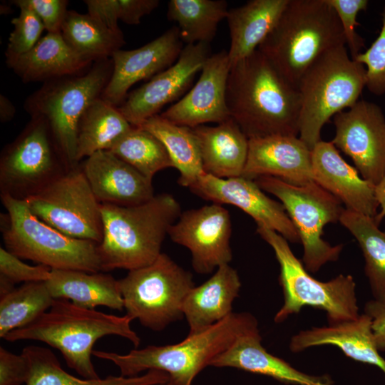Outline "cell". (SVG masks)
I'll return each instance as SVG.
<instances>
[{"label":"cell","instance_id":"cell-45","mask_svg":"<svg viewBox=\"0 0 385 385\" xmlns=\"http://www.w3.org/2000/svg\"><path fill=\"white\" fill-rule=\"evenodd\" d=\"M159 4L158 0H118V19L129 25L139 24Z\"/></svg>","mask_w":385,"mask_h":385},{"label":"cell","instance_id":"cell-1","mask_svg":"<svg viewBox=\"0 0 385 385\" xmlns=\"http://www.w3.org/2000/svg\"><path fill=\"white\" fill-rule=\"evenodd\" d=\"M226 103L248 138L299 135L298 89L258 49L231 66Z\"/></svg>","mask_w":385,"mask_h":385},{"label":"cell","instance_id":"cell-33","mask_svg":"<svg viewBox=\"0 0 385 385\" xmlns=\"http://www.w3.org/2000/svg\"><path fill=\"white\" fill-rule=\"evenodd\" d=\"M61 33L73 50L92 62L111 58L125 43L122 31H113L88 14L73 10L68 11Z\"/></svg>","mask_w":385,"mask_h":385},{"label":"cell","instance_id":"cell-43","mask_svg":"<svg viewBox=\"0 0 385 385\" xmlns=\"http://www.w3.org/2000/svg\"><path fill=\"white\" fill-rule=\"evenodd\" d=\"M29 374V364L23 354H16L0 347V385L26 384Z\"/></svg>","mask_w":385,"mask_h":385},{"label":"cell","instance_id":"cell-47","mask_svg":"<svg viewBox=\"0 0 385 385\" xmlns=\"http://www.w3.org/2000/svg\"><path fill=\"white\" fill-rule=\"evenodd\" d=\"M375 195L380 207V211L374 217L376 223L379 225L385 217V174L380 182L375 185Z\"/></svg>","mask_w":385,"mask_h":385},{"label":"cell","instance_id":"cell-2","mask_svg":"<svg viewBox=\"0 0 385 385\" xmlns=\"http://www.w3.org/2000/svg\"><path fill=\"white\" fill-rule=\"evenodd\" d=\"M132 320L78 306L68 299H55L51 308L35 321L9 332L4 339L14 342L34 340L58 349L67 366L81 378L99 379L93 364V346L101 338L115 335L130 341L135 348L140 338Z\"/></svg>","mask_w":385,"mask_h":385},{"label":"cell","instance_id":"cell-21","mask_svg":"<svg viewBox=\"0 0 385 385\" xmlns=\"http://www.w3.org/2000/svg\"><path fill=\"white\" fill-rule=\"evenodd\" d=\"M101 204L134 206L154 196L152 180L109 150H101L80 163Z\"/></svg>","mask_w":385,"mask_h":385},{"label":"cell","instance_id":"cell-32","mask_svg":"<svg viewBox=\"0 0 385 385\" xmlns=\"http://www.w3.org/2000/svg\"><path fill=\"white\" fill-rule=\"evenodd\" d=\"M138 127L153 133L164 145L173 168L180 173L178 182L181 186L190 188L205 173L198 140L192 128L175 124L160 114Z\"/></svg>","mask_w":385,"mask_h":385},{"label":"cell","instance_id":"cell-31","mask_svg":"<svg viewBox=\"0 0 385 385\" xmlns=\"http://www.w3.org/2000/svg\"><path fill=\"white\" fill-rule=\"evenodd\" d=\"M133 125L118 107L101 97L92 101L81 115L77 132L76 161L110 148Z\"/></svg>","mask_w":385,"mask_h":385},{"label":"cell","instance_id":"cell-8","mask_svg":"<svg viewBox=\"0 0 385 385\" xmlns=\"http://www.w3.org/2000/svg\"><path fill=\"white\" fill-rule=\"evenodd\" d=\"M111 58L97 61L84 72L44 82L25 101L31 118L44 120L69 168L78 166L77 132L89 104L101 97L113 72Z\"/></svg>","mask_w":385,"mask_h":385},{"label":"cell","instance_id":"cell-17","mask_svg":"<svg viewBox=\"0 0 385 385\" xmlns=\"http://www.w3.org/2000/svg\"><path fill=\"white\" fill-rule=\"evenodd\" d=\"M189 188L214 203L235 205L251 216L257 226L272 230L292 243L300 242L282 204L267 197L253 180L242 176L220 178L204 173Z\"/></svg>","mask_w":385,"mask_h":385},{"label":"cell","instance_id":"cell-35","mask_svg":"<svg viewBox=\"0 0 385 385\" xmlns=\"http://www.w3.org/2000/svg\"><path fill=\"white\" fill-rule=\"evenodd\" d=\"M228 11L225 0H170L167 17L177 23L183 43L210 44Z\"/></svg>","mask_w":385,"mask_h":385},{"label":"cell","instance_id":"cell-7","mask_svg":"<svg viewBox=\"0 0 385 385\" xmlns=\"http://www.w3.org/2000/svg\"><path fill=\"white\" fill-rule=\"evenodd\" d=\"M6 212L1 214L4 248L20 259L51 270L101 271L98 243L68 237L36 217L25 200L0 195Z\"/></svg>","mask_w":385,"mask_h":385},{"label":"cell","instance_id":"cell-27","mask_svg":"<svg viewBox=\"0 0 385 385\" xmlns=\"http://www.w3.org/2000/svg\"><path fill=\"white\" fill-rule=\"evenodd\" d=\"M198 140L205 173L220 178L242 176L249 138L232 118L215 126L192 128Z\"/></svg>","mask_w":385,"mask_h":385},{"label":"cell","instance_id":"cell-39","mask_svg":"<svg viewBox=\"0 0 385 385\" xmlns=\"http://www.w3.org/2000/svg\"><path fill=\"white\" fill-rule=\"evenodd\" d=\"M19 9V16L11 19L13 30L8 38L6 58L18 56L30 51L46 30L39 17L32 10L26 7Z\"/></svg>","mask_w":385,"mask_h":385},{"label":"cell","instance_id":"cell-14","mask_svg":"<svg viewBox=\"0 0 385 385\" xmlns=\"http://www.w3.org/2000/svg\"><path fill=\"white\" fill-rule=\"evenodd\" d=\"M334 146L351 158L361 176L378 184L385 174V117L376 104L359 100L333 117Z\"/></svg>","mask_w":385,"mask_h":385},{"label":"cell","instance_id":"cell-25","mask_svg":"<svg viewBox=\"0 0 385 385\" xmlns=\"http://www.w3.org/2000/svg\"><path fill=\"white\" fill-rule=\"evenodd\" d=\"M6 63L24 83L46 82L80 74L93 62L78 54L66 42L61 33L42 36L28 52L6 58Z\"/></svg>","mask_w":385,"mask_h":385},{"label":"cell","instance_id":"cell-26","mask_svg":"<svg viewBox=\"0 0 385 385\" xmlns=\"http://www.w3.org/2000/svg\"><path fill=\"white\" fill-rule=\"evenodd\" d=\"M240 287L239 274L229 264L220 266L207 281L192 287L183 305L188 334L202 332L231 314Z\"/></svg>","mask_w":385,"mask_h":385},{"label":"cell","instance_id":"cell-11","mask_svg":"<svg viewBox=\"0 0 385 385\" xmlns=\"http://www.w3.org/2000/svg\"><path fill=\"white\" fill-rule=\"evenodd\" d=\"M254 180L281 201L299 234L304 266L309 272L315 273L326 263L339 259L343 245L332 246L322 239L324 226L339 221L344 210L338 198L314 181L297 186L272 176Z\"/></svg>","mask_w":385,"mask_h":385},{"label":"cell","instance_id":"cell-18","mask_svg":"<svg viewBox=\"0 0 385 385\" xmlns=\"http://www.w3.org/2000/svg\"><path fill=\"white\" fill-rule=\"evenodd\" d=\"M183 49L179 29L173 26L140 48L115 51L111 57L112 75L101 98L113 106H120L134 84L172 66Z\"/></svg>","mask_w":385,"mask_h":385},{"label":"cell","instance_id":"cell-46","mask_svg":"<svg viewBox=\"0 0 385 385\" xmlns=\"http://www.w3.org/2000/svg\"><path fill=\"white\" fill-rule=\"evenodd\" d=\"M364 313L372 319V329L378 350L385 351V304L371 299L366 302Z\"/></svg>","mask_w":385,"mask_h":385},{"label":"cell","instance_id":"cell-40","mask_svg":"<svg viewBox=\"0 0 385 385\" xmlns=\"http://www.w3.org/2000/svg\"><path fill=\"white\" fill-rule=\"evenodd\" d=\"M366 68V87L375 95L385 93V6L381 13V29L369 48L355 59Z\"/></svg>","mask_w":385,"mask_h":385},{"label":"cell","instance_id":"cell-24","mask_svg":"<svg viewBox=\"0 0 385 385\" xmlns=\"http://www.w3.org/2000/svg\"><path fill=\"white\" fill-rule=\"evenodd\" d=\"M330 344L348 357L379 367L385 374V359L377 349L371 318L363 313L353 320L302 330L289 342V349L299 353L310 347Z\"/></svg>","mask_w":385,"mask_h":385},{"label":"cell","instance_id":"cell-13","mask_svg":"<svg viewBox=\"0 0 385 385\" xmlns=\"http://www.w3.org/2000/svg\"><path fill=\"white\" fill-rule=\"evenodd\" d=\"M25 201L36 217L61 233L98 244L101 242V204L80 164Z\"/></svg>","mask_w":385,"mask_h":385},{"label":"cell","instance_id":"cell-5","mask_svg":"<svg viewBox=\"0 0 385 385\" xmlns=\"http://www.w3.org/2000/svg\"><path fill=\"white\" fill-rule=\"evenodd\" d=\"M342 45H346L342 26L327 0H289L257 49L297 88L317 58Z\"/></svg>","mask_w":385,"mask_h":385},{"label":"cell","instance_id":"cell-44","mask_svg":"<svg viewBox=\"0 0 385 385\" xmlns=\"http://www.w3.org/2000/svg\"><path fill=\"white\" fill-rule=\"evenodd\" d=\"M88 14L113 31H121L118 26V0H85Z\"/></svg>","mask_w":385,"mask_h":385},{"label":"cell","instance_id":"cell-42","mask_svg":"<svg viewBox=\"0 0 385 385\" xmlns=\"http://www.w3.org/2000/svg\"><path fill=\"white\" fill-rule=\"evenodd\" d=\"M11 4L18 8L32 10L42 21L48 33H61L68 12L66 0H14Z\"/></svg>","mask_w":385,"mask_h":385},{"label":"cell","instance_id":"cell-19","mask_svg":"<svg viewBox=\"0 0 385 385\" xmlns=\"http://www.w3.org/2000/svg\"><path fill=\"white\" fill-rule=\"evenodd\" d=\"M231 63L227 51L211 54L194 86L160 115L170 122L191 128L207 123H220L230 115L226 87Z\"/></svg>","mask_w":385,"mask_h":385},{"label":"cell","instance_id":"cell-22","mask_svg":"<svg viewBox=\"0 0 385 385\" xmlns=\"http://www.w3.org/2000/svg\"><path fill=\"white\" fill-rule=\"evenodd\" d=\"M313 180L346 209L374 217L379 204L375 185L364 179L356 168L340 155L332 141H319L312 150Z\"/></svg>","mask_w":385,"mask_h":385},{"label":"cell","instance_id":"cell-16","mask_svg":"<svg viewBox=\"0 0 385 385\" xmlns=\"http://www.w3.org/2000/svg\"><path fill=\"white\" fill-rule=\"evenodd\" d=\"M210 55L209 43L186 45L172 66L129 93L119 111L131 125L140 126L188 89Z\"/></svg>","mask_w":385,"mask_h":385},{"label":"cell","instance_id":"cell-41","mask_svg":"<svg viewBox=\"0 0 385 385\" xmlns=\"http://www.w3.org/2000/svg\"><path fill=\"white\" fill-rule=\"evenodd\" d=\"M335 11L344 35L346 44L352 59L361 53L364 46V39L356 32L359 13L365 10L369 4L367 0H327Z\"/></svg>","mask_w":385,"mask_h":385},{"label":"cell","instance_id":"cell-15","mask_svg":"<svg viewBox=\"0 0 385 385\" xmlns=\"http://www.w3.org/2000/svg\"><path fill=\"white\" fill-rule=\"evenodd\" d=\"M231 234L228 210L214 202L182 212L168 232L175 243L189 250L192 268L201 274L231 262Z\"/></svg>","mask_w":385,"mask_h":385},{"label":"cell","instance_id":"cell-10","mask_svg":"<svg viewBox=\"0 0 385 385\" xmlns=\"http://www.w3.org/2000/svg\"><path fill=\"white\" fill-rule=\"evenodd\" d=\"M126 315L160 332L183 316L184 300L194 287L192 274L161 252L150 265L118 279Z\"/></svg>","mask_w":385,"mask_h":385},{"label":"cell","instance_id":"cell-23","mask_svg":"<svg viewBox=\"0 0 385 385\" xmlns=\"http://www.w3.org/2000/svg\"><path fill=\"white\" fill-rule=\"evenodd\" d=\"M259 329L240 336L210 366L232 367L272 377L292 385H333L328 374L310 375L294 368L284 360L269 353L262 345Z\"/></svg>","mask_w":385,"mask_h":385},{"label":"cell","instance_id":"cell-30","mask_svg":"<svg viewBox=\"0 0 385 385\" xmlns=\"http://www.w3.org/2000/svg\"><path fill=\"white\" fill-rule=\"evenodd\" d=\"M21 354L27 359L30 374L26 385H159L170 381L162 371L150 370L135 376H108L88 379L74 376L66 371L53 352L36 345L25 346Z\"/></svg>","mask_w":385,"mask_h":385},{"label":"cell","instance_id":"cell-48","mask_svg":"<svg viewBox=\"0 0 385 385\" xmlns=\"http://www.w3.org/2000/svg\"><path fill=\"white\" fill-rule=\"evenodd\" d=\"M16 114V108L4 95H0V120L1 123L11 121Z\"/></svg>","mask_w":385,"mask_h":385},{"label":"cell","instance_id":"cell-12","mask_svg":"<svg viewBox=\"0 0 385 385\" xmlns=\"http://www.w3.org/2000/svg\"><path fill=\"white\" fill-rule=\"evenodd\" d=\"M70 169L46 121L31 118L1 150L0 195L25 200Z\"/></svg>","mask_w":385,"mask_h":385},{"label":"cell","instance_id":"cell-29","mask_svg":"<svg viewBox=\"0 0 385 385\" xmlns=\"http://www.w3.org/2000/svg\"><path fill=\"white\" fill-rule=\"evenodd\" d=\"M46 283L54 299H68L90 309L98 306L124 309L118 279L104 272L52 270Z\"/></svg>","mask_w":385,"mask_h":385},{"label":"cell","instance_id":"cell-4","mask_svg":"<svg viewBox=\"0 0 385 385\" xmlns=\"http://www.w3.org/2000/svg\"><path fill=\"white\" fill-rule=\"evenodd\" d=\"M258 329L257 319L248 312H232L223 320L175 344L135 348L125 354L93 350V356L113 362L123 376L159 370L174 385H192L195 377L212 360L227 350L242 334Z\"/></svg>","mask_w":385,"mask_h":385},{"label":"cell","instance_id":"cell-36","mask_svg":"<svg viewBox=\"0 0 385 385\" xmlns=\"http://www.w3.org/2000/svg\"><path fill=\"white\" fill-rule=\"evenodd\" d=\"M54 300L46 282L24 283L0 294V337L35 321Z\"/></svg>","mask_w":385,"mask_h":385},{"label":"cell","instance_id":"cell-34","mask_svg":"<svg viewBox=\"0 0 385 385\" xmlns=\"http://www.w3.org/2000/svg\"><path fill=\"white\" fill-rule=\"evenodd\" d=\"M339 222L357 241L364 258V272L373 299L385 304V231L374 219L344 209Z\"/></svg>","mask_w":385,"mask_h":385},{"label":"cell","instance_id":"cell-49","mask_svg":"<svg viewBox=\"0 0 385 385\" xmlns=\"http://www.w3.org/2000/svg\"><path fill=\"white\" fill-rule=\"evenodd\" d=\"M159 385H174L171 381H168L165 384H159Z\"/></svg>","mask_w":385,"mask_h":385},{"label":"cell","instance_id":"cell-37","mask_svg":"<svg viewBox=\"0 0 385 385\" xmlns=\"http://www.w3.org/2000/svg\"><path fill=\"white\" fill-rule=\"evenodd\" d=\"M153 180L159 171L173 168L170 157L162 142L153 133L133 126L109 150Z\"/></svg>","mask_w":385,"mask_h":385},{"label":"cell","instance_id":"cell-20","mask_svg":"<svg viewBox=\"0 0 385 385\" xmlns=\"http://www.w3.org/2000/svg\"><path fill=\"white\" fill-rule=\"evenodd\" d=\"M242 177L272 176L302 186L313 180L312 150L297 135H274L249 138Z\"/></svg>","mask_w":385,"mask_h":385},{"label":"cell","instance_id":"cell-6","mask_svg":"<svg viewBox=\"0 0 385 385\" xmlns=\"http://www.w3.org/2000/svg\"><path fill=\"white\" fill-rule=\"evenodd\" d=\"M366 68L348 54L345 45L329 50L302 76L299 138L312 150L321 140L322 127L351 108L366 87Z\"/></svg>","mask_w":385,"mask_h":385},{"label":"cell","instance_id":"cell-9","mask_svg":"<svg viewBox=\"0 0 385 385\" xmlns=\"http://www.w3.org/2000/svg\"><path fill=\"white\" fill-rule=\"evenodd\" d=\"M257 232L271 246L280 267L278 279L284 303L274 322H284L305 306L325 311L329 325L359 316L356 284L351 275L339 274L327 282L319 281L309 274L280 234L262 226L257 227Z\"/></svg>","mask_w":385,"mask_h":385},{"label":"cell","instance_id":"cell-28","mask_svg":"<svg viewBox=\"0 0 385 385\" xmlns=\"http://www.w3.org/2000/svg\"><path fill=\"white\" fill-rule=\"evenodd\" d=\"M289 0H251L229 9L227 21L230 35L227 51L231 66L249 56L268 36Z\"/></svg>","mask_w":385,"mask_h":385},{"label":"cell","instance_id":"cell-3","mask_svg":"<svg viewBox=\"0 0 385 385\" xmlns=\"http://www.w3.org/2000/svg\"><path fill=\"white\" fill-rule=\"evenodd\" d=\"M103 237L98 245L101 271H128L153 263L170 227L181 214L170 194L160 193L134 206L101 204Z\"/></svg>","mask_w":385,"mask_h":385},{"label":"cell","instance_id":"cell-38","mask_svg":"<svg viewBox=\"0 0 385 385\" xmlns=\"http://www.w3.org/2000/svg\"><path fill=\"white\" fill-rule=\"evenodd\" d=\"M51 270L50 267L43 265H29L1 247L0 294L9 292L19 283L46 282Z\"/></svg>","mask_w":385,"mask_h":385}]
</instances>
